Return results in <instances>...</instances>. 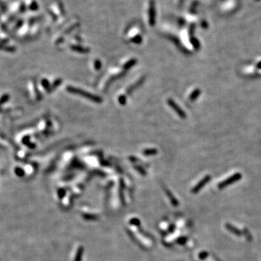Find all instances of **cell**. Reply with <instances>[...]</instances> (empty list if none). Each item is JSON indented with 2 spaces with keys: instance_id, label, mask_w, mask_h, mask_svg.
Here are the masks:
<instances>
[{
  "instance_id": "obj_1",
  "label": "cell",
  "mask_w": 261,
  "mask_h": 261,
  "mask_svg": "<svg viewBox=\"0 0 261 261\" xmlns=\"http://www.w3.org/2000/svg\"><path fill=\"white\" fill-rule=\"evenodd\" d=\"M67 91H70V92L73 93V94H78V95H81L82 97H86V98L89 99L91 100L93 102H100L102 101L101 98L98 97L96 95H93V94H89V92H87L85 91H83V90L79 89L77 88H73V87H67Z\"/></svg>"
},
{
  "instance_id": "obj_2",
  "label": "cell",
  "mask_w": 261,
  "mask_h": 261,
  "mask_svg": "<svg viewBox=\"0 0 261 261\" xmlns=\"http://www.w3.org/2000/svg\"><path fill=\"white\" fill-rule=\"evenodd\" d=\"M240 178H241L240 173H236V174L234 175V176H231V177L228 178L227 180L224 181V182L221 183V184H219V187L220 188H223V187H226V186L228 185V184H231V183H234V182L236 181L239 180Z\"/></svg>"
},
{
  "instance_id": "obj_3",
  "label": "cell",
  "mask_w": 261,
  "mask_h": 261,
  "mask_svg": "<svg viewBox=\"0 0 261 261\" xmlns=\"http://www.w3.org/2000/svg\"><path fill=\"white\" fill-rule=\"evenodd\" d=\"M168 102L169 105H170V106L171 107V108H173V109L176 112H177V114L181 117V118H186V116H185L186 115H185V113H184V111L182 110L181 109L179 106H178L177 104H176L175 102H173L172 99H169L168 101Z\"/></svg>"
},
{
  "instance_id": "obj_4",
  "label": "cell",
  "mask_w": 261,
  "mask_h": 261,
  "mask_svg": "<svg viewBox=\"0 0 261 261\" xmlns=\"http://www.w3.org/2000/svg\"><path fill=\"white\" fill-rule=\"evenodd\" d=\"M209 179H210V176H207V177L204 178V179H202V180L201 181H200V183H199V184H197V187H196L194 189V190H193V191H194V192H197V191H199V190H200V189H201L202 187L203 186H204V184H205L207 181H208Z\"/></svg>"
},
{
  "instance_id": "obj_5",
  "label": "cell",
  "mask_w": 261,
  "mask_h": 261,
  "mask_svg": "<svg viewBox=\"0 0 261 261\" xmlns=\"http://www.w3.org/2000/svg\"><path fill=\"white\" fill-rule=\"evenodd\" d=\"M10 95L8 94H5L0 97V106L6 103L9 100Z\"/></svg>"
},
{
  "instance_id": "obj_6",
  "label": "cell",
  "mask_w": 261,
  "mask_h": 261,
  "mask_svg": "<svg viewBox=\"0 0 261 261\" xmlns=\"http://www.w3.org/2000/svg\"><path fill=\"white\" fill-rule=\"evenodd\" d=\"M200 90H199V89L195 90V91H194V92H193V94L191 95V97H190V99H191V100L195 99L197 98V97H198L199 95H200Z\"/></svg>"
},
{
  "instance_id": "obj_7",
  "label": "cell",
  "mask_w": 261,
  "mask_h": 261,
  "mask_svg": "<svg viewBox=\"0 0 261 261\" xmlns=\"http://www.w3.org/2000/svg\"><path fill=\"white\" fill-rule=\"evenodd\" d=\"M15 173H17V175L21 176L23 175L24 172H23V170H22V169L20 168H15Z\"/></svg>"
},
{
  "instance_id": "obj_8",
  "label": "cell",
  "mask_w": 261,
  "mask_h": 261,
  "mask_svg": "<svg viewBox=\"0 0 261 261\" xmlns=\"http://www.w3.org/2000/svg\"><path fill=\"white\" fill-rule=\"evenodd\" d=\"M3 49H5V50H6V51H8V52H14V51L15 50V48L12 47V46H5V47L3 48Z\"/></svg>"
},
{
  "instance_id": "obj_9",
  "label": "cell",
  "mask_w": 261,
  "mask_h": 261,
  "mask_svg": "<svg viewBox=\"0 0 261 261\" xmlns=\"http://www.w3.org/2000/svg\"><path fill=\"white\" fill-rule=\"evenodd\" d=\"M0 148H2V149H4V147L1 144H0Z\"/></svg>"
}]
</instances>
